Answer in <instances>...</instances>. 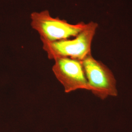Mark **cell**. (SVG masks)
Masks as SVG:
<instances>
[{"mask_svg": "<svg viewBox=\"0 0 132 132\" xmlns=\"http://www.w3.org/2000/svg\"><path fill=\"white\" fill-rule=\"evenodd\" d=\"M97 28L98 24L90 22L76 37L53 42H43V48L50 59L67 57L82 61L92 54V43Z\"/></svg>", "mask_w": 132, "mask_h": 132, "instance_id": "1", "label": "cell"}, {"mask_svg": "<svg viewBox=\"0 0 132 132\" xmlns=\"http://www.w3.org/2000/svg\"><path fill=\"white\" fill-rule=\"evenodd\" d=\"M31 26L40 36L42 42H53L73 38L85 28L87 24H70L65 20L52 17L47 10L33 12Z\"/></svg>", "mask_w": 132, "mask_h": 132, "instance_id": "2", "label": "cell"}, {"mask_svg": "<svg viewBox=\"0 0 132 132\" xmlns=\"http://www.w3.org/2000/svg\"><path fill=\"white\" fill-rule=\"evenodd\" d=\"M89 90L102 100L118 95L117 82L113 72L92 54L82 61Z\"/></svg>", "mask_w": 132, "mask_h": 132, "instance_id": "3", "label": "cell"}, {"mask_svg": "<svg viewBox=\"0 0 132 132\" xmlns=\"http://www.w3.org/2000/svg\"><path fill=\"white\" fill-rule=\"evenodd\" d=\"M52 71L67 93L78 90H89L82 61L70 58L54 59Z\"/></svg>", "mask_w": 132, "mask_h": 132, "instance_id": "4", "label": "cell"}]
</instances>
